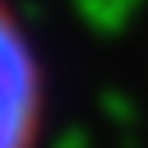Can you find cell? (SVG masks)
Instances as JSON below:
<instances>
[{
  "mask_svg": "<svg viewBox=\"0 0 148 148\" xmlns=\"http://www.w3.org/2000/svg\"><path fill=\"white\" fill-rule=\"evenodd\" d=\"M49 117L45 58L27 23L0 0V148H40Z\"/></svg>",
  "mask_w": 148,
  "mask_h": 148,
  "instance_id": "cell-1",
  "label": "cell"
}]
</instances>
